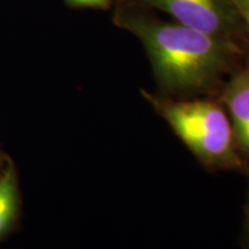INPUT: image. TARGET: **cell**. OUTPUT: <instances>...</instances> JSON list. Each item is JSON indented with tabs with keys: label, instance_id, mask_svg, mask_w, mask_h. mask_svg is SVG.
Instances as JSON below:
<instances>
[{
	"label": "cell",
	"instance_id": "obj_1",
	"mask_svg": "<svg viewBox=\"0 0 249 249\" xmlns=\"http://www.w3.org/2000/svg\"><path fill=\"white\" fill-rule=\"evenodd\" d=\"M121 27L144 46L160 85L171 92L207 88L223 73L233 55L225 37L213 36L178 22L121 14Z\"/></svg>",
	"mask_w": 249,
	"mask_h": 249
},
{
	"label": "cell",
	"instance_id": "obj_2",
	"mask_svg": "<svg viewBox=\"0 0 249 249\" xmlns=\"http://www.w3.org/2000/svg\"><path fill=\"white\" fill-rule=\"evenodd\" d=\"M152 103L177 136L201 161L230 169L240 166L231 120L222 107L205 99H152Z\"/></svg>",
	"mask_w": 249,
	"mask_h": 249
},
{
	"label": "cell",
	"instance_id": "obj_3",
	"mask_svg": "<svg viewBox=\"0 0 249 249\" xmlns=\"http://www.w3.org/2000/svg\"><path fill=\"white\" fill-rule=\"evenodd\" d=\"M160 9L176 22L213 36L225 37L235 23L234 4L229 0H138Z\"/></svg>",
	"mask_w": 249,
	"mask_h": 249
},
{
	"label": "cell",
	"instance_id": "obj_4",
	"mask_svg": "<svg viewBox=\"0 0 249 249\" xmlns=\"http://www.w3.org/2000/svg\"><path fill=\"white\" fill-rule=\"evenodd\" d=\"M223 99L236 143L249 154V68L232 77L224 90Z\"/></svg>",
	"mask_w": 249,
	"mask_h": 249
},
{
	"label": "cell",
	"instance_id": "obj_5",
	"mask_svg": "<svg viewBox=\"0 0 249 249\" xmlns=\"http://www.w3.org/2000/svg\"><path fill=\"white\" fill-rule=\"evenodd\" d=\"M18 210V188L13 170L0 176V239L14 222Z\"/></svg>",
	"mask_w": 249,
	"mask_h": 249
},
{
	"label": "cell",
	"instance_id": "obj_6",
	"mask_svg": "<svg viewBox=\"0 0 249 249\" xmlns=\"http://www.w3.org/2000/svg\"><path fill=\"white\" fill-rule=\"evenodd\" d=\"M65 1L73 7L105 9L111 5L112 0H65Z\"/></svg>",
	"mask_w": 249,
	"mask_h": 249
},
{
	"label": "cell",
	"instance_id": "obj_7",
	"mask_svg": "<svg viewBox=\"0 0 249 249\" xmlns=\"http://www.w3.org/2000/svg\"><path fill=\"white\" fill-rule=\"evenodd\" d=\"M233 4H234L235 8L240 12L249 28V0H233Z\"/></svg>",
	"mask_w": 249,
	"mask_h": 249
}]
</instances>
